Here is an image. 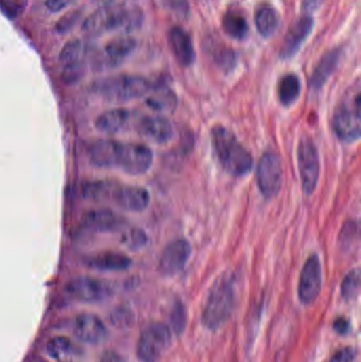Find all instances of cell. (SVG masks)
<instances>
[{
    "mask_svg": "<svg viewBox=\"0 0 361 362\" xmlns=\"http://www.w3.org/2000/svg\"><path fill=\"white\" fill-rule=\"evenodd\" d=\"M153 95L148 98L146 104L155 112H173L177 105V97L175 93L162 84L157 83L152 91Z\"/></svg>",
    "mask_w": 361,
    "mask_h": 362,
    "instance_id": "26",
    "label": "cell"
},
{
    "mask_svg": "<svg viewBox=\"0 0 361 362\" xmlns=\"http://www.w3.org/2000/svg\"><path fill=\"white\" fill-rule=\"evenodd\" d=\"M322 287V266L317 255H309L299 280L298 296L301 303L309 305L317 300Z\"/></svg>",
    "mask_w": 361,
    "mask_h": 362,
    "instance_id": "11",
    "label": "cell"
},
{
    "mask_svg": "<svg viewBox=\"0 0 361 362\" xmlns=\"http://www.w3.org/2000/svg\"><path fill=\"white\" fill-rule=\"evenodd\" d=\"M256 181L261 193L267 199L279 194L282 187V165L279 156L273 151H267L261 157Z\"/></svg>",
    "mask_w": 361,
    "mask_h": 362,
    "instance_id": "9",
    "label": "cell"
},
{
    "mask_svg": "<svg viewBox=\"0 0 361 362\" xmlns=\"http://www.w3.org/2000/svg\"><path fill=\"white\" fill-rule=\"evenodd\" d=\"M326 0H302V10L305 14H311V13L317 11Z\"/></svg>",
    "mask_w": 361,
    "mask_h": 362,
    "instance_id": "43",
    "label": "cell"
},
{
    "mask_svg": "<svg viewBox=\"0 0 361 362\" xmlns=\"http://www.w3.org/2000/svg\"><path fill=\"white\" fill-rule=\"evenodd\" d=\"M114 0H93L95 4L100 6V8H106V6H112Z\"/></svg>",
    "mask_w": 361,
    "mask_h": 362,
    "instance_id": "46",
    "label": "cell"
},
{
    "mask_svg": "<svg viewBox=\"0 0 361 362\" xmlns=\"http://www.w3.org/2000/svg\"><path fill=\"white\" fill-rule=\"evenodd\" d=\"M78 19V13H71V14L66 15L61 21H59L57 28L59 32H66L71 29Z\"/></svg>",
    "mask_w": 361,
    "mask_h": 362,
    "instance_id": "41",
    "label": "cell"
},
{
    "mask_svg": "<svg viewBox=\"0 0 361 362\" xmlns=\"http://www.w3.org/2000/svg\"><path fill=\"white\" fill-rule=\"evenodd\" d=\"M235 283V274H225L210 289L201 318L206 329L218 331L230 320L237 304Z\"/></svg>",
    "mask_w": 361,
    "mask_h": 362,
    "instance_id": "2",
    "label": "cell"
},
{
    "mask_svg": "<svg viewBox=\"0 0 361 362\" xmlns=\"http://www.w3.org/2000/svg\"><path fill=\"white\" fill-rule=\"evenodd\" d=\"M84 263L87 267L97 272H120L129 269L133 261L123 252L104 250L88 255Z\"/></svg>",
    "mask_w": 361,
    "mask_h": 362,
    "instance_id": "18",
    "label": "cell"
},
{
    "mask_svg": "<svg viewBox=\"0 0 361 362\" xmlns=\"http://www.w3.org/2000/svg\"><path fill=\"white\" fill-rule=\"evenodd\" d=\"M82 226L88 231L117 232L126 227V221L110 209H93L85 213Z\"/></svg>",
    "mask_w": 361,
    "mask_h": 362,
    "instance_id": "15",
    "label": "cell"
},
{
    "mask_svg": "<svg viewBox=\"0 0 361 362\" xmlns=\"http://www.w3.org/2000/svg\"><path fill=\"white\" fill-rule=\"evenodd\" d=\"M360 268L351 270L341 283V295L347 301H351L360 293Z\"/></svg>",
    "mask_w": 361,
    "mask_h": 362,
    "instance_id": "31",
    "label": "cell"
},
{
    "mask_svg": "<svg viewBox=\"0 0 361 362\" xmlns=\"http://www.w3.org/2000/svg\"><path fill=\"white\" fill-rule=\"evenodd\" d=\"M154 160L152 150L141 144H124L121 171L131 175H142L150 169Z\"/></svg>",
    "mask_w": 361,
    "mask_h": 362,
    "instance_id": "14",
    "label": "cell"
},
{
    "mask_svg": "<svg viewBox=\"0 0 361 362\" xmlns=\"http://www.w3.org/2000/svg\"><path fill=\"white\" fill-rule=\"evenodd\" d=\"M121 242L131 250H139L148 244V238L143 230L131 228L123 232Z\"/></svg>",
    "mask_w": 361,
    "mask_h": 362,
    "instance_id": "32",
    "label": "cell"
},
{
    "mask_svg": "<svg viewBox=\"0 0 361 362\" xmlns=\"http://www.w3.org/2000/svg\"><path fill=\"white\" fill-rule=\"evenodd\" d=\"M212 59L215 62L216 65L224 71L232 70L235 68V62H237L235 53L227 47L218 46L215 50L212 51Z\"/></svg>",
    "mask_w": 361,
    "mask_h": 362,
    "instance_id": "33",
    "label": "cell"
},
{
    "mask_svg": "<svg viewBox=\"0 0 361 362\" xmlns=\"http://www.w3.org/2000/svg\"><path fill=\"white\" fill-rule=\"evenodd\" d=\"M73 333L78 340L88 344H102L107 338L103 321L93 314L78 315L73 322Z\"/></svg>",
    "mask_w": 361,
    "mask_h": 362,
    "instance_id": "17",
    "label": "cell"
},
{
    "mask_svg": "<svg viewBox=\"0 0 361 362\" xmlns=\"http://www.w3.org/2000/svg\"><path fill=\"white\" fill-rule=\"evenodd\" d=\"M114 180L85 181L81 185L80 193L84 199L95 202H110L112 191L116 187Z\"/></svg>",
    "mask_w": 361,
    "mask_h": 362,
    "instance_id": "24",
    "label": "cell"
},
{
    "mask_svg": "<svg viewBox=\"0 0 361 362\" xmlns=\"http://www.w3.org/2000/svg\"><path fill=\"white\" fill-rule=\"evenodd\" d=\"M360 85L357 82L345 93L333 117V129L341 141L353 144L360 139Z\"/></svg>",
    "mask_w": 361,
    "mask_h": 362,
    "instance_id": "3",
    "label": "cell"
},
{
    "mask_svg": "<svg viewBox=\"0 0 361 362\" xmlns=\"http://www.w3.org/2000/svg\"><path fill=\"white\" fill-rule=\"evenodd\" d=\"M124 144L112 139L95 140L87 148V158L97 169L120 170Z\"/></svg>",
    "mask_w": 361,
    "mask_h": 362,
    "instance_id": "10",
    "label": "cell"
},
{
    "mask_svg": "<svg viewBox=\"0 0 361 362\" xmlns=\"http://www.w3.org/2000/svg\"><path fill=\"white\" fill-rule=\"evenodd\" d=\"M357 353L353 348H343L336 353L330 362H356Z\"/></svg>",
    "mask_w": 361,
    "mask_h": 362,
    "instance_id": "40",
    "label": "cell"
},
{
    "mask_svg": "<svg viewBox=\"0 0 361 362\" xmlns=\"http://www.w3.org/2000/svg\"><path fill=\"white\" fill-rule=\"evenodd\" d=\"M223 29L233 40H242L247 36L248 23L237 11H228L223 17Z\"/></svg>",
    "mask_w": 361,
    "mask_h": 362,
    "instance_id": "29",
    "label": "cell"
},
{
    "mask_svg": "<svg viewBox=\"0 0 361 362\" xmlns=\"http://www.w3.org/2000/svg\"><path fill=\"white\" fill-rule=\"evenodd\" d=\"M110 202L127 212H141L150 204V193L139 185L117 182Z\"/></svg>",
    "mask_w": 361,
    "mask_h": 362,
    "instance_id": "12",
    "label": "cell"
},
{
    "mask_svg": "<svg viewBox=\"0 0 361 362\" xmlns=\"http://www.w3.org/2000/svg\"><path fill=\"white\" fill-rule=\"evenodd\" d=\"M27 4L28 0H0L2 11L11 19L20 16Z\"/></svg>",
    "mask_w": 361,
    "mask_h": 362,
    "instance_id": "38",
    "label": "cell"
},
{
    "mask_svg": "<svg viewBox=\"0 0 361 362\" xmlns=\"http://www.w3.org/2000/svg\"><path fill=\"white\" fill-rule=\"evenodd\" d=\"M137 129L142 137L157 144H167L174 136L173 125L167 118L158 115L140 119Z\"/></svg>",
    "mask_w": 361,
    "mask_h": 362,
    "instance_id": "19",
    "label": "cell"
},
{
    "mask_svg": "<svg viewBox=\"0 0 361 362\" xmlns=\"http://www.w3.org/2000/svg\"><path fill=\"white\" fill-rule=\"evenodd\" d=\"M170 46L180 65L189 67L195 61V50L191 36L182 28L174 27L169 34Z\"/></svg>",
    "mask_w": 361,
    "mask_h": 362,
    "instance_id": "20",
    "label": "cell"
},
{
    "mask_svg": "<svg viewBox=\"0 0 361 362\" xmlns=\"http://www.w3.org/2000/svg\"><path fill=\"white\" fill-rule=\"evenodd\" d=\"M333 329L339 335H347L350 329H351V323L345 317H339V318L334 321Z\"/></svg>",
    "mask_w": 361,
    "mask_h": 362,
    "instance_id": "42",
    "label": "cell"
},
{
    "mask_svg": "<svg viewBox=\"0 0 361 362\" xmlns=\"http://www.w3.org/2000/svg\"><path fill=\"white\" fill-rule=\"evenodd\" d=\"M170 320H171V325L173 327L174 333L177 336L182 335L184 329H186L187 322H188L187 310L182 302L177 301L174 304Z\"/></svg>",
    "mask_w": 361,
    "mask_h": 362,
    "instance_id": "34",
    "label": "cell"
},
{
    "mask_svg": "<svg viewBox=\"0 0 361 362\" xmlns=\"http://www.w3.org/2000/svg\"><path fill=\"white\" fill-rule=\"evenodd\" d=\"M341 243L343 247L352 246L354 243L358 244V223L349 221L341 230Z\"/></svg>",
    "mask_w": 361,
    "mask_h": 362,
    "instance_id": "39",
    "label": "cell"
},
{
    "mask_svg": "<svg viewBox=\"0 0 361 362\" xmlns=\"http://www.w3.org/2000/svg\"><path fill=\"white\" fill-rule=\"evenodd\" d=\"M99 362H124L122 357L114 351H106L100 357Z\"/></svg>",
    "mask_w": 361,
    "mask_h": 362,
    "instance_id": "45",
    "label": "cell"
},
{
    "mask_svg": "<svg viewBox=\"0 0 361 362\" xmlns=\"http://www.w3.org/2000/svg\"><path fill=\"white\" fill-rule=\"evenodd\" d=\"M314 21L309 15L300 17L292 23L288 30L283 45L280 50V57L283 59H290L300 50L303 42L307 40L313 31Z\"/></svg>",
    "mask_w": 361,
    "mask_h": 362,
    "instance_id": "16",
    "label": "cell"
},
{
    "mask_svg": "<svg viewBox=\"0 0 361 362\" xmlns=\"http://www.w3.org/2000/svg\"><path fill=\"white\" fill-rule=\"evenodd\" d=\"M85 74V63L70 64L64 66L61 78L66 84H74L83 78Z\"/></svg>",
    "mask_w": 361,
    "mask_h": 362,
    "instance_id": "36",
    "label": "cell"
},
{
    "mask_svg": "<svg viewBox=\"0 0 361 362\" xmlns=\"http://www.w3.org/2000/svg\"><path fill=\"white\" fill-rule=\"evenodd\" d=\"M137 42L134 38L127 36L114 38L105 47L106 61L110 67L120 65L129 55L135 50Z\"/></svg>",
    "mask_w": 361,
    "mask_h": 362,
    "instance_id": "23",
    "label": "cell"
},
{
    "mask_svg": "<svg viewBox=\"0 0 361 362\" xmlns=\"http://www.w3.org/2000/svg\"><path fill=\"white\" fill-rule=\"evenodd\" d=\"M110 323L117 329H129L135 322V317L131 310L125 308H118L110 313Z\"/></svg>",
    "mask_w": 361,
    "mask_h": 362,
    "instance_id": "35",
    "label": "cell"
},
{
    "mask_svg": "<svg viewBox=\"0 0 361 362\" xmlns=\"http://www.w3.org/2000/svg\"><path fill=\"white\" fill-rule=\"evenodd\" d=\"M156 84L139 76H112L100 81L93 86L95 95L110 102L133 101L152 93Z\"/></svg>",
    "mask_w": 361,
    "mask_h": 362,
    "instance_id": "4",
    "label": "cell"
},
{
    "mask_svg": "<svg viewBox=\"0 0 361 362\" xmlns=\"http://www.w3.org/2000/svg\"><path fill=\"white\" fill-rule=\"evenodd\" d=\"M211 144L218 163L229 175L242 177L251 171L252 155L230 129L223 125H214L211 129Z\"/></svg>",
    "mask_w": 361,
    "mask_h": 362,
    "instance_id": "1",
    "label": "cell"
},
{
    "mask_svg": "<svg viewBox=\"0 0 361 362\" xmlns=\"http://www.w3.org/2000/svg\"><path fill=\"white\" fill-rule=\"evenodd\" d=\"M297 158L303 192L312 195L317 187L320 176L319 154L312 138H301L297 148Z\"/></svg>",
    "mask_w": 361,
    "mask_h": 362,
    "instance_id": "7",
    "label": "cell"
},
{
    "mask_svg": "<svg viewBox=\"0 0 361 362\" xmlns=\"http://www.w3.org/2000/svg\"><path fill=\"white\" fill-rule=\"evenodd\" d=\"M172 344V334L165 323L154 322L144 327L137 346L141 362H158Z\"/></svg>",
    "mask_w": 361,
    "mask_h": 362,
    "instance_id": "6",
    "label": "cell"
},
{
    "mask_svg": "<svg viewBox=\"0 0 361 362\" xmlns=\"http://www.w3.org/2000/svg\"><path fill=\"white\" fill-rule=\"evenodd\" d=\"M163 8L173 13L179 18H186L190 14V4L188 0H159Z\"/></svg>",
    "mask_w": 361,
    "mask_h": 362,
    "instance_id": "37",
    "label": "cell"
},
{
    "mask_svg": "<svg viewBox=\"0 0 361 362\" xmlns=\"http://www.w3.org/2000/svg\"><path fill=\"white\" fill-rule=\"evenodd\" d=\"M192 253V247L187 240H176L170 243L159 261V270L165 276H174L184 269Z\"/></svg>",
    "mask_w": 361,
    "mask_h": 362,
    "instance_id": "13",
    "label": "cell"
},
{
    "mask_svg": "<svg viewBox=\"0 0 361 362\" xmlns=\"http://www.w3.org/2000/svg\"><path fill=\"white\" fill-rule=\"evenodd\" d=\"M129 119L131 112L126 108H112L97 117L95 127L105 135H116L129 124Z\"/></svg>",
    "mask_w": 361,
    "mask_h": 362,
    "instance_id": "21",
    "label": "cell"
},
{
    "mask_svg": "<svg viewBox=\"0 0 361 362\" xmlns=\"http://www.w3.org/2000/svg\"><path fill=\"white\" fill-rule=\"evenodd\" d=\"M66 291L70 297L85 303L104 301L112 295L110 283L90 276H80L71 279L66 284Z\"/></svg>",
    "mask_w": 361,
    "mask_h": 362,
    "instance_id": "8",
    "label": "cell"
},
{
    "mask_svg": "<svg viewBox=\"0 0 361 362\" xmlns=\"http://www.w3.org/2000/svg\"><path fill=\"white\" fill-rule=\"evenodd\" d=\"M254 21L259 33L263 37L268 38L271 37L279 28L280 18L275 8L269 4H262L256 8Z\"/></svg>",
    "mask_w": 361,
    "mask_h": 362,
    "instance_id": "25",
    "label": "cell"
},
{
    "mask_svg": "<svg viewBox=\"0 0 361 362\" xmlns=\"http://www.w3.org/2000/svg\"><path fill=\"white\" fill-rule=\"evenodd\" d=\"M142 13L139 8H125L123 6H108L91 15L84 25L88 32L101 30H133L141 25Z\"/></svg>",
    "mask_w": 361,
    "mask_h": 362,
    "instance_id": "5",
    "label": "cell"
},
{
    "mask_svg": "<svg viewBox=\"0 0 361 362\" xmlns=\"http://www.w3.org/2000/svg\"><path fill=\"white\" fill-rule=\"evenodd\" d=\"M301 82L298 76L288 74L284 76L278 84V98L280 103L285 107L294 105L300 97Z\"/></svg>",
    "mask_w": 361,
    "mask_h": 362,
    "instance_id": "27",
    "label": "cell"
},
{
    "mask_svg": "<svg viewBox=\"0 0 361 362\" xmlns=\"http://www.w3.org/2000/svg\"><path fill=\"white\" fill-rule=\"evenodd\" d=\"M85 47L80 40H74L68 42L59 55V61L64 66L84 62Z\"/></svg>",
    "mask_w": 361,
    "mask_h": 362,
    "instance_id": "30",
    "label": "cell"
},
{
    "mask_svg": "<svg viewBox=\"0 0 361 362\" xmlns=\"http://www.w3.org/2000/svg\"><path fill=\"white\" fill-rule=\"evenodd\" d=\"M341 59V49H333L326 52L318 63L309 80V86L313 90L319 91L333 76Z\"/></svg>",
    "mask_w": 361,
    "mask_h": 362,
    "instance_id": "22",
    "label": "cell"
},
{
    "mask_svg": "<svg viewBox=\"0 0 361 362\" xmlns=\"http://www.w3.org/2000/svg\"><path fill=\"white\" fill-rule=\"evenodd\" d=\"M47 353L55 361L69 362L78 355V349L69 338L54 337L47 344Z\"/></svg>",
    "mask_w": 361,
    "mask_h": 362,
    "instance_id": "28",
    "label": "cell"
},
{
    "mask_svg": "<svg viewBox=\"0 0 361 362\" xmlns=\"http://www.w3.org/2000/svg\"><path fill=\"white\" fill-rule=\"evenodd\" d=\"M72 0H47V8L52 12H59L68 6Z\"/></svg>",
    "mask_w": 361,
    "mask_h": 362,
    "instance_id": "44",
    "label": "cell"
}]
</instances>
